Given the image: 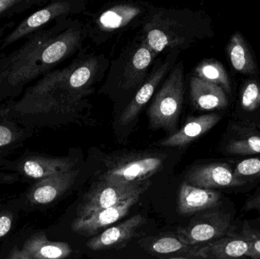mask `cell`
Returning <instances> with one entry per match:
<instances>
[{
    "label": "cell",
    "instance_id": "cell-30",
    "mask_svg": "<svg viewBox=\"0 0 260 259\" xmlns=\"http://www.w3.org/2000/svg\"><path fill=\"white\" fill-rule=\"evenodd\" d=\"M8 259H34L26 252L24 249H14L11 252L10 255H9Z\"/></svg>",
    "mask_w": 260,
    "mask_h": 259
},
{
    "label": "cell",
    "instance_id": "cell-10",
    "mask_svg": "<svg viewBox=\"0 0 260 259\" xmlns=\"http://www.w3.org/2000/svg\"><path fill=\"white\" fill-rule=\"evenodd\" d=\"M140 196H135L115 206L101 210L86 218L75 219L72 223V231L85 237L99 235L100 231H105L108 226L123 218L137 203Z\"/></svg>",
    "mask_w": 260,
    "mask_h": 259
},
{
    "label": "cell",
    "instance_id": "cell-2",
    "mask_svg": "<svg viewBox=\"0 0 260 259\" xmlns=\"http://www.w3.org/2000/svg\"><path fill=\"white\" fill-rule=\"evenodd\" d=\"M82 38L79 27L59 21L29 35L21 47L0 57V100L21 96L27 84L70 56Z\"/></svg>",
    "mask_w": 260,
    "mask_h": 259
},
{
    "label": "cell",
    "instance_id": "cell-4",
    "mask_svg": "<svg viewBox=\"0 0 260 259\" xmlns=\"http://www.w3.org/2000/svg\"><path fill=\"white\" fill-rule=\"evenodd\" d=\"M184 99V67L178 62L173 68L148 109L150 126L174 134L177 132Z\"/></svg>",
    "mask_w": 260,
    "mask_h": 259
},
{
    "label": "cell",
    "instance_id": "cell-3",
    "mask_svg": "<svg viewBox=\"0 0 260 259\" xmlns=\"http://www.w3.org/2000/svg\"><path fill=\"white\" fill-rule=\"evenodd\" d=\"M191 12L157 9L151 12L143 30L145 42L154 54L166 49L186 48L196 36Z\"/></svg>",
    "mask_w": 260,
    "mask_h": 259
},
{
    "label": "cell",
    "instance_id": "cell-12",
    "mask_svg": "<svg viewBox=\"0 0 260 259\" xmlns=\"http://www.w3.org/2000/svg\"><path fill=\"white\" fill-rule=\"evenodd\" d=\"M225 228L218 213L207 211L196 216L185 228H179L177 234L186 244L196 246L222 235Z\"/></svg>",
    "mask_w": 260,
    "mask_h": 259
},
{
    "label": "cell",
    "instance_id": "cell-23",
    "mask_svg": "<svg viewBox=\"0 0 260 259\" xmlns=\"http://www.w3.org/2000/svg\"><path fill=\"white\" fill-rule=\"evenodd\" d=\"M34 130L18 124L0 113V161L3 155L20 147L33 135Z\"/></svg>",
    "mask_w": 260,
    "mask_h": 259
},
{
    "label": "cell",
    "instance_id": "cell-14",
    "mask_svg": "<svg viewBox=\"0 0 260 259\" xmlns=\"http://www.w3.org/2000/svg\"><path fill=\"white\" fill-rule=\"evenodd\" d=\"M79 173V170L73 168L40 179L30 190L29 200L38 205L53 202L71 188Z\"/></svg>",
    "mask_w": 260,
    "mask_h": 259
},
{
    "label": "cell",
    "instance_id": "cell-32",
    "mask_svg": "<svg viewBox=\"0 0 260 259\" xmlns=\"http://www.w3.org/2000/svg\"><path fill=\"white\" fill-rule=\"evenodd\" d=\"M170 259H188V258H170Z\"/></svg>",
    "mask_w": 260,
    "mask_h": 259
},
{
    "label": "cell",
    "instance_id": "cell-29",
    "mask_svg": "<svg viewBox=\"0 0 260 259\" xmlns=\"http://www.w3.org/2000/svg\"><path fill=\"white\" fill-rule=\"evenodd\" d=\"M13 216L9 211H0V239L7 235L12 226Z\"/></svg>",
    "mask_w": 260,
    "mask_h": 259
},
{
    "label": "cell",
    "instance_id": "cell-13",
    "mask_svg": "<svg viewBox=\"0 0 260 259\" xmlns=\"http://www.w3.org/2000/svg\"><path fill=\"white\" fill-rule=\"evenodd\" d=\"M221 144L223 153L229 155L260 154V127L232 123L228 127Z\"/></svg>",
    "mask_w": 260,
    "mask_h": 259
},
{
    "label": "cell",
    "instance_id": "cell-26",
    "mask_svg": "<svg viewBox=\"0 0 260 259\" xmlns=\"http://www.w3.org/2000/svg\"><path fill=\"white\" fill-rule=\"evenodd\" d=\"M241 106L246 112H254L260 107V84L256 80H249L241 93Z\"/></svg>",
    "mask_w": 260,
    "mask_h": 259
},
{
    "label": "cell",
    "instance_id": "cell-31",
    "mask_svg": "<svg viewBox=\"0 0 260 259\" xmlns=\"http://www.w3.org/2000/svg\"><path fill=\"white\" fill-rule=\"evenodd\" d=\"M253 249L256 251V252L260 254V240H256L253 244Z\"/></svg>",
    "mask_w": 260,
    "mask_h": 259
},
{
    "label": "cell",
    "instance_id": "cell-28",
    "mask_svg": "<svg viewBox=\"0 0 260 259\" xmlns=\"http://www.w3.org/2000/svg\"><path fill=\"white\" fill-rule=\"evenodd\" d=\"M44 0H0V19L21 13Z\"/></svg>",
    "mask_w": 260,
    "mask_h": 259
},
{
    "label": "cell",
    "instance_id": "cell-27",
    "mask_svg": "<svg viewBox=\"0 0 260 259\" xmlns=\"http://www.w3.org/2000/svg\"><path fill=\"white\" fill-rule=\"evenodd\" d=\"M233 172L236 177L246 182L260 178V158L243 160L237 164Z\"/></svg>",
    "mask_w": 260,
    "mask_h": 259
},
{
    "label": "cell",
    "instance_id": "cell-18",
    "mask_svg": "<svg viewBox=\"0 0 260 259\" xmlns=\"http://www.w3.org/2000/svg\"><path fill=\"white\" fill-rule=\"evenodd\" d=\"M189 87L192 103L200 110L222 109L229 105L227 94L218 85L193 76Z\"/></svg>",
    "mask_w": 260,
    "mask_h": 259
},
{
    "label": "cell",
    "instance_id": "cell-5",
    "mask_svg": "<svg viewBox=\"0 0 260 259\" xmlns=\"http://www.w3.org/2000/svg\"><path fill=\"white\" fill-rule=\"evenodd\" d=\"M165 156L157 153H129L111 158L100 179L116 183L145 182L161 170Z\"/></svg>",
    "mask_w": 260,
    "mask_h": 259
},
{
    "label": "cell",
    "instance_id": "cell-16",
    "mask_svg": "<svg viewBox=\"0 0 260 259\" xmlns=\"http://www.w3.org/2000/svg\"><path fill=\"white\" fill-rule=\"evenodd\" d=\"M222 118L218 114H206L189 120L180 130L160 141L164 147H175L187 145L209 132Z\"/></svg>",
    "mask_w": 260,
    "mask_h": 259
},
{
    "label": "cell",
    "instance_id": "cell-6",
    "mask_svg": "<svg viewBox=\"0 0 260 259\" xmlns=\"http://www.w3.org/2000/svg\"><path fill=\"white\" fill-rule=\"evenodd\" d=\"M151 181L116 183L100 179L83 196L76 212V218H86L101 210L119 205L127 199L141 196L151 185Z\"/></svg>",
    "mask_w": 260,
    "mask_h": 259
},
{
    "label": "cell",
    "instance_id": "cell-22",
    "mask_svg": "<svg viewBox=\"0 0 260 259\" xmlns=\"http://www.w3.org/2000/svg\"><path fill=\"white\" fill-rule=\"evenodd\" d=\"M228 55L235 71L243 75H255L258 68L251 50L240 32H235L227 46Z\"/></svg>",
    "mask_w": 260,
    "mask_h": 259
},
{
    "label": "cell",
    "instance_id": "cell-20",
    "mask_svg": "<svg viewBox=\"0 0 260 259\" xmlns=\"http://www.w3.org/2000/svg\"><path fill=\"white\" fill-rule=\"evenodd\" d=\"M141 247L149 253L156 255L183 254L198 256V249L185 243L177 234H160L157 237H147L139 242Z\"/></svg>",
    "mask_w": 260,
    "mask_h": 259
},
{
    "label": "cell",
    "instance_id": "cell-9",
    "mask_svg": "<svg viewBox=\"0 0 260 259\" xmlns=\"http://www.w3.org/2000/svg\"><path fill=\"white\" fill-rule=\"evenodd\" d=\"M27 177L42 179L74 168L76 161L69 157L54 158L28 153L9 164Z\"/></svg>",
    "mask_w": 260,
    "mask_h": 259
},
{
    "label": "cell",
    "instance_id": "cell-24",
    "mask_svg": "<svg viewBox=\"0 0 260 259\" xmlns=\"http://www.w3.org/2000/svg\"><path fill=\"white\" fill-rule=\"evenodd\" d=\"M142 13V6L136 4L114 6L104 12L97 21L99 28L113 31L126 27Z\"/></svg>",
    "mask_w": 260,
    "mask_h": 259
},
{
    "label": "cell",
    "instance_id": "cell-25",
    "mask_svg": "<svg viewBox=\"0 0 260 259\" xmlns=\"http://www.w3.org/2000/svg\"><path fill=\"white\" fill-rule=\"evenodd\" d=\"M196 77L221 87L226 94L232 93V84L222 64L216 59H206L195 68Z\"/></svg>",
    "mask_w": 260,
    "mask_h": 259
},
{
    "label": "cell",
    "instance_id": "cell-11",
    "mask_svg": "<svg viewBox=\"0 0 260 259\" xmlns=\"http://www.w3.org/2000/svg\"><path fill=\"white\" fill-rule=\"evenodd\" d=\"M146 224L141 214H136L123 223L108 228L87 242L88 249L93 251L120 249L125 247L138 234V231Z\"/></svg>",
    "mask_w": 260,
    "mask_h": 259
},
{
    "label": "cell",
    "instance_id": "cell-19",
    "mask_svg": "<svg viewBox=\"0 0 260 259\" xmlns=\"http://www.w3.org/2000/svg\"><path fill=\"white\" fill-rule=\"evenodd\" d=\"M154 53L145 41L136 50L126 64L123 72L122 85L125 90L137 88L145 82L148 68L154 59Z\"/></svg>",
    "mask_w": 260,
    "mask_h": 259
},
{
    "label": "cell",
    "instance_id": "cell-17",
    "mask_svg": "<svg viewBox=\"0 0 260 259\" xmlns=\"http://www.w3.org/2000/svg\"><path fill=\"white\" fill-rule=\"evenodd\" d=\"M169 58L170 56L157 69L154 70L140 87L133 100L122 113L119 120L120 124L126 126L131 123L137 117L141 109L152 97L156 88L171 67L172 61H170Z\"/></svg>",
    "mask_w": 260,
    "mask_h": 259
},
{
    "label": "cell",
    "instance_id": "cell-21",
    "mask_svg": "<svg viewBox=\"0 0 260 259\" xmlns=\"http://www.w3.org/2000/svg\"><path fill=\"white\" fill-rule=\"evenodd\" d=\"M23 249L34 259H64L73 252L70 245L50 241L44 233L30 237L24 243Z\"/></svg>",
    "mask_w": 260,
    "mask_h": 259
},
{
    "label": "cell",
    "instance_id": "cell-1",
    "mask_svg": "<svg viewBox=\"0 0 260 259\" xmlns=\"http://www.w3.org/2000/svg\"><path fill=\"white\" fill-rule=\"evenodd\" d=\"M98 68L97 59L91 58L50 71L24 90L17 101L0 106V113L32 130L69 122L91 93Z\"/></svg>",
    "mask_w": 260,
    "mask_h": 259
},
{
    "label": "cell",
    "instance_id": "cell-7",
    "mask_svg": "<svg viewBox=\"0 0 260 259\" xmlns=\"http://www.w3.org/2000/svg\"><path fill=\"white\" fill-rule=\"evenodd\" d=\"M84 6L76 1L59 0L50 3L21 21L4 38L0 46V50L6 49L14 43L27 38L29 35L44 28V26L53 20L62 18L69 14L76 13L82 10Z\"/></svg>",
    "mask_w": 260,
    "mask_h": 259
},
{
    "label": "cell",
    "instance_id": "cell-8",
    "mask_svg": "<svg viewBox=\"0 0 260 259\" xmlns=\"http://www.w3.org/2000/svg\"><path fill=\"white\" fill-rule=\"evenodd\" d=\"M186 179L189 185L206 190L240 187L247 182L236 177L232 167L224 163L196 166L188 172Z\"/></svg>",
    "mask_w": 260,
    "mask_h": 259
},
{
    "label": "cell",
    "instance_id": "cell-15",
    "mask_svg": "<svg viewBox=\"0 0 260 259\" xmlns=\"http://www.w3.org/2000/svg\"><path fill=\"white\" fill-rule=\"evenodd\" d=\"M221 194L212 190L198 188L185 181L180 186L177 199V211L189 216L212 209L219 203Z\"/></svg>",
    "mask_w": 260,
    "mask_h": 259
}]
</instances>
